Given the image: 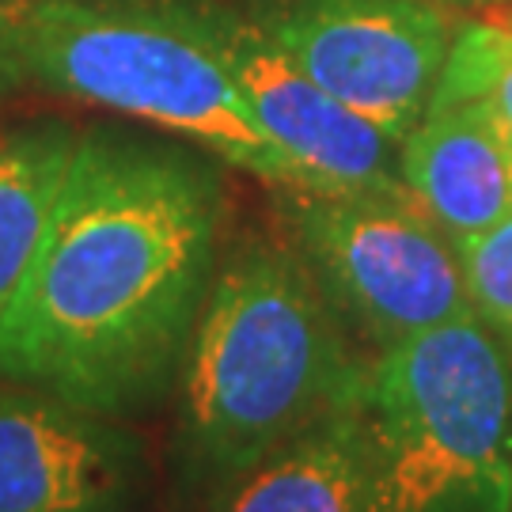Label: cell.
Instances as JSON below:
<instances>
[{
  "mask_svg": "<svg viewBox=\"0 0 512 512\" xmlns=\"http://www.w3.org/2000/svg\"><path fill=\"white\" fill-rule=\"evenodd\" d=\"M361 421L380 512H512V361L478 315L384 349Z\"/></svg>",
  "mask_w": 512,
  "mask_h": 512,
  "instance_id": "277c9868",
  "label": "cell"
},
{
  "mask_svg": "<svg viewBox=\"0 0 512 512\" xmlns=\"http://www.w3.org/2000/svg\"><path fill=\"white\" fill-rule=\"evenodd\" d=\"M224 190L179 148L88 133L35 270L0 323V380L103 418L152 414L179 384L220 266Z\"/></svg>",
  "mask_w": 512,
  "mask_h": 512,
  "instance_id": "6da1fadb",
  "label": "cell"
},
{
  "mask_svg": "<svg viewBox=\"0 0 512 512\" xmlns=\"http://www.w3.org/2000/svg\"><path fill=\"white\" fill-rule=\"evenodd\" d=\"M467 99H486L512 129V23H463L452 38L429 110Z\"/></svg>",
  "mask_w": 512,
  "mask_h": 512,
  "instance_id": "7c38bea8",
  "label": "cell"
},
{
  "mask_svg": "<svg viewBox=\"0 0 512 512\" xmlns=\"http://www.w3.org/2000/svg\"><path fill=\"white\" fill-rule=\"evenodd\" d=\"M0 99H4V95H0Z\"/></svg>",
  "mask_w": 512,
  "mask_h": 512,
  "instance_id": "9a60e30c",
  "label": "cell"
},
{
  "mask_svg": "<svg viewBox=\"0 0 512 512\" xmlns=\"http://www.w3.org/2000/svg\"><path fill=\"white\" fill-rule=\"evenodd\" d=\"M293 251L342 327L391 349L475 315L456 239L406 190L319 194L274 186Z\"/></svg>",
  "mask_w": 512,
  "mask_h": 512,
  "instance_id": "5b68a950",
  "label": "cell"
},
{
  "mask_svg": "<svg viewBox=\"0 0 512 512\" xmlns=\"http://www.w3.org/2000/svg\"><path fill=\"white\" fill-rule=\"evenodd\" d=\"M258 129L293 167L296 190L349 194L403 183V141L323 92L247 12L198 0Z\"/></svg>",
  "mask_w": 512,
  "mask_h": 512,
  "instance_id": "52a82bcc",
  "label": "cell"
},
{
  "mask_svg": "<svg viewBox=\"0 0 512 512\" xmlns=\"http://www.w3.org/2000/svg\"><path fill=\"white\" fill-rule=\"evenodd\" d=\"M16 54L35 84L152 122L262 183L296 186L198 0H16Z\"/></svg>",
  "mask_w": 512,
  "mask_h": 512,
  "instance_id": "3957f363",
  "label": "cell"
},
{
  "mask_svg": "<svg viewBox=\"0 0 512 512\" xmlns=\"http://www.w3.org/2000/svg\"><path fill=\"white\" fill-rule=\"evenodd\" d=\"M368 372L293 247L247 239L213 274L175 384L179 497L205 509L239 475L357 399Z\"/></svg>",
  "mask_w": 512,
  "mask_h": 512,
  "instance_id": "7a4b0ae2",
  "label": "cell"
},
{
  "mask_svg": "<svg viewBox=\"0 0 512 512\" xmlns=\"http://www.w3.org/2000/svg\"><path fill=\"white\" fill-rule=\"evenodd\" d=\"M76 141L65 126L0 133V323L35 270Z\"/></svg>",
  "mask_w": 512,
  "mask_h": 512,
  "instance_id": "8fae6325",
  "label": "cell"
},
{
  "mask_svg": "<svg viewBox=\"0 0 512 512\" xmlns=\"http://www.w3.org/2000/svg\"><path fill=\"white\" fill-rule=\"evenodd\" d=\"M27 84L16 54V0H0V95Z\"/></svg>",
  "mask_w": 512,
  "mask_h": 512,
  "instance_id": "5bb4252c",
  "label": "cell"
},
{
  "mask_svg": "<svg viewBox=\"0 0 512 512\" xmlns=\"http://www.w3.org/2000/svg\"><path fill=\"white\" fill-rule=\"evenodd\" d=\"M459 258L475 315L512 338V209L486 232L459 243Z\"/></svg>",
  "mask_w": 512,
  "mask_h": 512,
  "instance_id": "4fadbf2b",
  "label": "cell"
},
{
  "mask_svg": "<svg viewBox=\"0 0 512 512\" xmlns=\"http://www.w3.org/2000/svg\"><path fill=\"white\" fill-rule=\"evenodd\" d=\"M148 482L126 421L0 387V512H129Z\"/></svg>",
  "mask_w": 512,
  "mask_h": 512,
  "instance_id": "ba28073f",
  "label": "cell"
},
{
  "mask_svg": "<svg viewBox=\"0 0 512 512\" xmlns=\"http://www.w3.org/2000/svg\"><path fill=\"white\" fill-rule=\"evenodd\" d=\"M247 16L323 92L395 141L425 118L452 46L433 0H258Z\"/></svg>",
  "mask_w": 512,
  "mask_h": 512,
  "instance_id": "8992f818",
  "label": "cell"
},
{
  "mask_svg": "<svg viewBox=\"0 0 512 512\" xmlns=\"http://www.w3.org/2000/svg\"><path fill=\"white\" fill-rule=\"evenodd\" d=\"M403 183L459 247L512 209V129L486 99L425 110L403 141Z\"/></svg>",
  "mask_w": 512,
  "mask_h": 512,
  "instance_id": "9c48e42d",
  "label": "cell"
},
{
  "mask_svg": "<svg viewBox=\"0 0 512 512\" xmlns=\"http://www.w3.org/2000/svg\"><path fill=\"white\" fill-rule=\"evenodd\" d=\"M361 399L365 391L224 486L202 512H380Z\"/></svg>",
  "mask_w": 512,
  "mask_h": 512,
  "instance_id": "30bf717a",
  "label": "cell"
}]
</instances>
